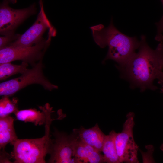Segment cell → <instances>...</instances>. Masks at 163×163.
Here are the masks:
<instances>
[{
	"mask_svg": "<svg viewBox=\"0 0 163 163\" xmlns=\"http://www.w3.org/2000/svg\"><path fill=\"white\" fill-rule=\"evenodd\" d=\"M156 25L157 28V33L155 39L158 41L163 35V15L160 20L156 23Z\"/></svg>",
	"mask_w": 163,
	"mask_h": 163,
	"instance_id": "obj_18",
	"label": "cell"
},
{
	"mask_svg": "<svg viewBox=\"0 0 163 163\" xmlns=\"http://www.w3.org/2000/svg\"><path fill=\"white\" fill-rule=\"evenodd\" d=\"M158 41L160 43L155 50L163 65V35Z\"/></svg>",
	"mask_w": 163,
	"mask_h": 163,
	"instance_id": "obj_19",
	"label": "cell"
},
{
	"mask_svg": "<svg viewBox=\"0 0 163 163\" xmlns=\"http://www.w3.org/2000/svg\"><path fill=\"white\" fill-rule=\"evenodd\" d=\"M20 35L13 34L4 36L0 37V50L3 49L6 46L11 42L17 39Z\"/></svg>",
	"mask_w": 163,
	"mask_h": 163,
	"instance_id": "obj_17",
	"label": "cell"
},
{
	"mask_svg": "<svg viewBox=\"0 0 163 163\" xmlns=\"http://www.w3.org/2000/svg\"><path fill=\"white\" fill-rule=\"evenodd\" d=\"M161 1L162 3V4L163 6V0H161Z\"/></svg>",
	"mask_w": 163,
	"mask_h": 163,
	"instance_id": "obj_23",
	"label": "cell"
},
{
	"mask_svg": "<svg viewBox=\"0 0 163 163\" xmlns=\"http://www.w3.org/2000/svg\"><path fill=\"white\" fill-rule=\"evenodd\" d=\"M139 49L125 64L116 67L121 77L127 79L132 87L138 88L142 92L148 89L155 90L157 88L153 82L163 72V65L155 50L148 45L145 35L141 36Z\"/></svg>",
	"mask_w": 163,
	"mask_h": 163,
	"instance_id": "obj_1",
	"label": "cell"
},
{
	"mask_svg": "<svg viewBox=\"0 0 163 163\" xmlns=\"http://www.w3.org/2000/svg\"><path fill=\"white\" fill-rule=\"evenodd\" d=\"M17 100H11L9 96L4 95L0 100V117H3L12 113H14L18 110Z\"/></svg>",
	"mask_w": 163,
	"mask_h": 163,
	"instance_id": "obj_16",
	"label": "cell"
},
{
	"mask_svg": "<svg viewBox=\"0 0 163 163\" xmlns=\"http://www.w3.org/2000/svg\"><path fill=\"white\" fill-rule=\"evenodd\" d=\"M52 110H44L46 116L45 131L41 138L30 139H18L12 145L13 146L11 157L16 163H44L45 158L49 154L53 140L50 138V127L52 121Z\"/></svg>",
	"mask_w": 163,
	"mask_h": 163,
	"instance_id": "obj_3",
	"label": "cell"
},
{
	"mask_svg": "<svg viewBox=\"0 0 163 163\" xmlns=\"http://www.w3.org/2000/svg\"><path fill=\"white\" fill-rule=\"evenodd\" d=\"M93 39L101 48L108 47L107 53L102 62L111 59L117 62L118 66L125 64L136 53L140 41L135 37H130L120 31L114 26L111 18L108 26L101 24L91 27Z\"/></svg>",
	"mask_w": 163,
	"mask_h": 163,
	"instance_id": "obj_2",
	"label": "cell"
},
{
	"mask_svg": "<svg viewBox=\"0 0 163 163\" xmlns=\"http://www.w3.org/2000/svg\"><path fill=\"white\" fill-rule=\"evenodd\" d=\"M55 138L51 147L49 162L75 163L73 155L74 136L55 130L53 133Z\"/></svg>",
	"mask_w": 163,
	"mask_h": 163,
	"instance_id": "obj_9",
	"label": "cell"
},
{
	"mask_svg": "<svg viewBox=\"0 0 163 163\" xmlns=\"http://www.w3.org/2000/svg\"><path fill=\"white\" fill-rule=\"evenodd\" d=\"M42 59L20 76L0 84V96H10L22 89L33 84H38L47 90L57 89V86L51 83L44 76L43 70Z\"/></svg>",
	"mask_w": 163,
	"mask_h": 163,
	"instance_id": "obj_4",
	"label": "cell"
},
{
	"mask_svg": "<svg viewBox=\"0 0 163 163\" xmlns=\"http://www.w3.org/2000/svg\"><path fill=\"white\" fill-rule=\"evenodd\" d=\"M56 34V30L51 28L49 30L47 39L43 38L32 46L25 47L7 46L0 50V64L21 60L30 64L32 66H34L36 63L35 62L42 59L52 37Z\"/></svg>",
	"mask_w": 163,
	"mask_h": 163,
	"instance_id": "obj_5",
	"label": "cell"
},
{
	"mask_svg": "<svg viewBox=\"0 0 163 163\" xmlns=\"http://www.w3.org/2000/svg\"><path fill=\"white\" fill-rule=\"evenodd\" d=\"M73 133L80 140L98 151L102 152L106 135L101 130L97 123L89 129H85L82 126L74 129Z\"/></svg>",
	"mask_w": 163,
	"mask_h": 163,
	"instance_id": "obj_11",
	"label": "cell"
},
{
	"mask_svg": "<svg viewBox=\"0 0 163 163\" xmlns=\"http://www.w3.org/2000/svg\"><path fill=\"white\" fill-rule=\"evenodd\" d=\"M39 4L40 10L36 21L24 34L20 35L17 39L10 43L7 46L30 47L43 39L42 36L44 32L52 26L45 13L43 1L40 0Z\"/></svg>",
	"mask_w": 163,
	"mask_h": 163,
	"instance_id": "obj_8",
	"label": "cell"
},
{
	"mask_svg": "<svg viewBox=\"0 0 163 163\" xmlns=\"http://www.w3.org/2000/svg\"><path fill=\"white\" fill-rule=\"evenodd\" d=\"M28 63L22 62L19 65L13 64L11 62L0 64V80H4L18 73H24L28 69Z\"/></svg>",
	"mask_w": 163,
	"mask_h": 163,
	"instance_id": "obj_15",
	"label": "cell"
},
{
	"mask_svg": "<svg viewBox=\"0 0 163 163\" xmlns=\"http://www.w3.org/2000/svg\"><path fill=\"white\" fill-rule=\"evenodd\" d=\"M160 149L161 150L163 151V143L160 146Z\"/></svg>",
	"mask_w": 163,
	"mask_h": 163,
	"instance_id": "obj_21",
	"label": "cell"
},
{
	"mask_svg": "<svg viewBox=\"0 0 163 163\" xmlns=\"http://www.w3.org/2000/svg\"><path fill=\"white\" fill-rule=\"evenodd\" d=\"M158 80L159 83L163 84V72L161 73Z\"/></svg>",
	"mask_w": 163,
	"mask_h": 163,
	"instance_id": "obj_20",
	"label": "cell"
},
{
	"mask_svg": "<svg viewBox=\"0 0 163 163\" xmlns=\"http://www.w3.org/2000/svg\"><path fill=\"white\" fill-rule=\"evenodd\" d=\"M134 114L128 113L120 133H117L115 142L120 163H138L139 147L134 139L133 128L135 125Z\"/></svg>",
	"mask_w": 163,
	"mask_h": 163,
	"instance_id": "obj_6",
	"label": "cell"
},
{
	"mask_svg": "<svg viewBox=\"0 0 163 163\" xmlns=\"http://www.w3.org/2000/svg\"><path fill=\"white\" fill-rule=\"evenodd\" d=\"M116 133L114 130H112L108 135H106L102 150L105 162L120 163L115 142Z\"/></svg>",
	"mask_w": 163,
	"mask_h": 163,
	"instance_id": "obj_13",
	"label": "cell"
},
{
	"mask_svg": "<svg viewBox=\"0 0 163 163\" xmlns=\"http://www.w3.org/2000/svg\"><path fill=\"white\" fill-rule=\"evenodd\" d=\"M74 136L73 157L75 163H101L104 162L103 155L91 146Z\"/></svg>",
	"mask_w": 163,
	"mask_h": 163,
	"instance_id": "obj_10",
	"label": "cell"
},
{
	"mask_svg": "<svg viewBox=\"0 0 163 163\" xmlns=\"http://www.w3.org/2000/svg\"><path fill=\"white\" fill-rule=\"evenodd\" d=\"M14 0H3L0 7V33L5 36L14 33L16 28L28 17L36 12L34 3L26 8L15 9L10 7V2Z\"/></svg>",
	"mask_w": 163,
	"mask_h": 163,
	"instance_id": "obj_7",
	"label": "cell"
},
{
	"mask_svg": "<svg viewBox=\"0 0 163 163\" xmlns=\"http://www.w3.org/2000/svg\"><path fill=\"white\" fill-rule=\"evenodd\" d=\"M161 90L162 92L163 93V85L162 88L161 89Z\"/></svg>",
	"mask_w": 163,
	"mask_h": 163,
	"instance_id": "obj_22",
	"label": "cell"
},
{
	"mask_svg": "<svg viewBox=\"0 0 163 163\" xmlns=\"http://www.w3.org/2000/svg\"><path fill=\"white\" fill-rule=\"evenodd\" d=\"M14 119L9 115L0 117V149H4L8 143L11 145L18 139L14 130Z\"/></svg>",
	"mask_w": 163,
	"mask_h": 163,
	"instance_id": "obj_12",
	"label": "cell"
},
{
	"mask_svg": "<svg viewBox=\"0 0 163 163\" xmlns=\"http://www.w3.org/2000/svg\"><path fill=\"white\" fill-rule=\"evenodd\" d=\"M41 112L35 109L18 110L14 113L17 119L25 122H31L37 126L45 123L46 116L45 112Z\"/></svg>",
	"mask_w": 163,
	"mask_h": 163,
	"instance_id": "obj_14",
	"label": "cell"
}]
</instances>
